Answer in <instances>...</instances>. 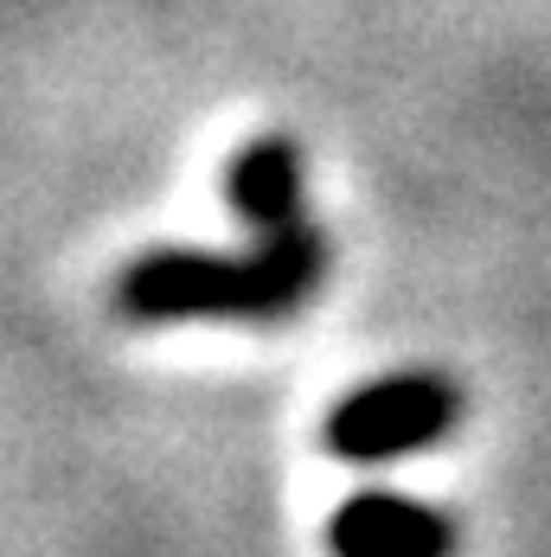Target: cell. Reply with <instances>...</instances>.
Instances as JSON below:
<instances>
[{
    "instance_id": "1",
    "label": "cell",
    "mask_w": 551,
    "mask_h": 557,
    "mask_svg": "<svg viewBox=\"0 0 551 557\" xmlns=\"http://www.w3.org/2000/svg\"><path fill=\"white\" fill-rule=\"evenodd\" d=\"M437 417V397L430 391H385V397H372L359 417H353V443H397V436H411V430H424Z\"/></svg>"
},
{
    "instance_id": "2",
    "label": "cell",
    "mask_w": 551,
    "mask_h": 557,
    "mask_svg": "<svg viewBox=\"0 0 551 557\" xmlns=\"http://www.w3.org/2000/svg\"><path fill=\"white\" fill-rule=\"evenodd\" d=\"M353 545H359L366 557H424V552H437L430 525H424V519H404V512H366V519L353 525Z\"/></svg>"
}]
</instances>
